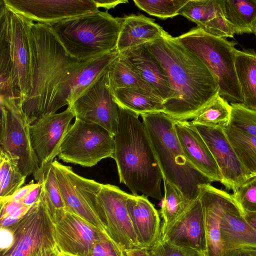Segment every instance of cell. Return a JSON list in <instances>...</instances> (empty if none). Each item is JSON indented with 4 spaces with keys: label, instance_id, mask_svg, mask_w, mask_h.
Returning a JSON list of instances; mask_svg holds the SVG:
<instances>
[{
    "label": "cell",
    "instance_id": "obj_39",
    "mask_svg": "<svg viewBox=\"0 0 256 256\" xmlns=\"http://www.w3.org/2000/svg\"><path fill=\"white\" fill-rule=\"evenodd\" d=\"M148 250L150 256H204L198 251L180 247L159 239Z\"/></svg>",
    "mask_w": 256,
    "mask_h": 256
},
{
    "label": "cell",
    "instance_id": "obj_25",
    "mask_svg": "<svg viewBox=\"0 0 256 256\" xmlns=\"http://www.w3.org/2000/svg\"><path fill=\"white\" fill-rule=\"evenodd\" d=\"M122 20L116 50L120 54L160 38L164 30L154 19L142 14H130Z\"/></svg>",
    "mask_w": 256,
    "mask_h": 256
},
{
    "label": "cell",
    "instance_id": "obj_48",
    "mask_svg": "<svg viewBox=\"0 0 256 256\" xmlns=\"http://www.w3.org/2000/svg\"><path fill=\"white\" fill-rule=\"evenodd\" d=\"M254 34L256 36V26H255L254 29Z\"/></svg>",
    "mask_w": 256,
    "mask_h": 256
},
{
    "label": "cell",
    "instance_id": "obj_16",
    "mask_svg": "<svg viewBox=\"0 0 256 256\" xmlns=\"http://www.w3.org/2000/svg\"><path fill=\"white\" fill-rule=\"evenodd\" d=\"M212 155L222 176V184L233 192L251 178L236 154L224 128L194 124Z\"/></svg>",
    "mask_w": 256,
    "mask_h": 256
},
{
    "label": "cell",
    "instance_id": "obj_33",
    "mask_svg": "<svg viewBox=\"0 0 256 256\" xmlns=\"http://www.w3.org/2000/svg\"><path fill=\"white\" fill-rule=\"evenodd\" d=\"M164 196L160 213L163 218L161 228H164L176 220L192 204L190 203L179 190L163 178Z\"/></svg>",
    "mask_w": 256,
    "mask_h": 256
},
{
    "label": "cell",
    "instance_id": "obj_27",
    "mask_svg": "<svg viewBox=\"0 0 256 256\" xmlns=\"http://www.w3.org/2000/svg\"><path fill=\"white\" fill-rule=\"evenodd\" d=\"M235 68L242 98L241 104L256 110V52L252 49L236 50Z\"/></svg>",
    "mask_w": 256,
    "mask_h": 256
},
{
    "label": "cell",
    "instance_id": "obj_23",
    "mask_svg": "<svg viewBox=\"0 0 256 256\" xmlns=\"http://www.w3.org/2000/svg\"><path fill=\"white\" fill-rule=\"evenodd\" d=\"M224 190L210 184L200 186L199 198L202 206L206 242L204 256H224L220 234V214Z\"/></svg>",
    "mask_w": 256,
    "mask_h": 256
},
{
    "label": "cell",
    "instance_id": "obj_8",
    "mask_svg": "<svg viewBox=\"0 0 256 256\" xmlns=\"http://www.w3.org/2000/svg\"><path fill=\"white\" fill-rule=\"evenodd\" d=\"M114 136L106 129L75 118L63 139L58 156L68 163L92 167L102 159H114Z\"/></svg>",
    "mask_w": 256,
    "mask_h": 256
},
{
    "label": "cell",
    "instance_id": "obj_29",
    "mask_svg": "<svg viewBox=\"0 0 256 256\" xmlns=\"http://www.w3.org/2000/svg\"><path fill=\"white\" fill-rule=\"evenodd\" d=\"M225 18L234 34L254 33L256 25V0H223Z\"/></svg>",
    "mask_w": 256,
    "mask_h": 256
},
{
    "label": "cell",
    "instance_id": "obj_1",
    "mask_svg": "<svg viewBox=\"0 0 256 256\" xmlns=\"http://www.w3.org/2000/svg\"><path fill=\"white\" fill-rule=\"evenodd\" d=\"M30 88L22 110L30 124L70 106L119 55L116 50L88 61L69 55L48 24L31 21Z\"/></svg>",
    "mask_w": 256,
    "mask_h": 256
},
{
    "label": "cell",
    "instance_id": "obj_32",
    "mask_svg": "<svg viewBox=\"0 0 256 256\" xmlns=\"http://www.w3.org/2000/svg\"><path fill=\"white\" fill-rule=\"evenodd\" d=\"M232 113L230 104L218 94L198 114L191 122L209 126L229 125Z\"/></svg>",
    "mask_w": 256,
    "mask_h": 256
},
{
    "label": "cell",
    "instance_id": "obj_37",
    "mask_svg": "<svg viewBox=\"0 0 256 256\" xmlns=\"http://www.w3.org/2000/svg\"><path fill=\"white\" fill-rule=\"evenodd\" d=\"M232 196L243 216L256 212V176L244 182L233 192Z\"/></svg>",
    "mask_w": 256,
    "mask_h": 256
},
{
    "label": "cell",
    "instance_id": "obj_2",
    "mask_svg": "<svg viewBox=\"0 0 256 256\" xmlns=\"http://www.w3.org/2000/svg\"><path fill=\"white\" fill-rule=\"evenodd\" d=\"M146 44L160 62L170 84V95L163 104L162 112L174 120L194 119L219 93L213 76L196 55L166 31Z\"/></svg>",
    "mask_w": 256,
    "mask_h": 256
},
{
    "label": "cell",
    "instance_id": "obj_6",
    "mask_svg": "<svg viewBox=\"0 0 256 256\" xmlns=\"http://www.w3.org/2000/svg\"><path fill=\"white\" fill-rule=\"evenodd\" d=\"M122 20L100 10L48 24L66 52L88 61L116 50Z\"/></svg>",
    "mask_w": 256,
    "mask_h": 256
},
{
    "label": "cell",
    "instance_id": "obj_15",
    "mask_svg": "<svg viewBox=\"0 0 256 256\" xmlns=\"http://www.w3.org/2000/svg\"><path fill=\"white\" fill-rule=\"evenodd\" d=\"M34 22L51 24L98 10L94 0H2Z\"/></svg>",
    "mask_w": 256,
    "mask_h": 256
},
{
    "label": "cell",
    "instance_id": "obj_40",
    "mask_svg": "<svg viewBox=\"0 0 256 256\" xmlns=\"http://www.w3.org/2000/svg\"><path fill=\"white\" fill-rule=\"evenodd\" d=\"M87 256H126L125 252L108 236L96 242Z\"/></svg>",
    "mask_w": 256,
    "mask_h": 256
},
{
    "label": "cell",
    "instance_id": "obj_22",
    "mask_svg": "<svg viewBox=\"0 0 256 256\" xmlns=\"http://www.w3.org/2000/svg\"><path fill=\"white\" fill-rule=\"evenodd\" d=\"M126 206L140 246L149 250L160 234V218L158 210L144 194H130Z\"/></svg>",
    "mask_w": 256,
    "mask_h": 256
},
{
    "label": "cell",
    "instance_id": "obj_45",
    "mask_svg": "<svg viewBox=\"0 0 256 256\" xmlns=\"http://www.w3.org/2000/svg\"><path fill=\"white\" fill-rule=\"evenodd\" d=\"M59 251L58 248L43 249L32 256H58Z\"/></svg>",
    "mask_w": 256,
    "mask_h": 256
},
{
    "label": "cell",
    "instance_id": "obj_3",
    "mask_svg": "<svg viewBox=\"0 0 256 256\" xmlns=\"http://www.w3.org/2000/svg\"><path fill=\"white\" fill-rule=\"evenodd\" d=\"M138 114L119 106L114 158L120 183L134 195L161 200L163 176L149 136Z\"/></svg>",
    "mask_w": 256,
    "mask_h": 256
},
{
    "label": "cell",
    "instance_id": "obj_31",
    "mask_svg": "<svg viewBox=\"0 0 256 256\" xmlns=\"http://www.w3.org/2000/svg\"><path fill=\"white\" fill-rule=\"evenodd\" d=\"M224 130L243 166L251 178L256 176V136L235 130L229 125Z\"/></svg>",
    "mask_w": 256,
    "mask_h": 256
},
{
    "label": "cell",
    "instance_id": "obj_46",
    "mask_svg": "<svg viewBox=\"0 0 256 256\" xmlns=\"http://www.w3.org/2000/svg\"><path fill=\"white\" fill-rule=\"evenodd\" d=\"M245 220L256 230V212L248 213L244 215Z\"/></svg>",
    "mask_w": 256,
    "mask_h": 256
},
{
    "label": "cell",
    "instance_id": "obj_9",
    "mask_svg": "<svg viewBox=\"0 0 256 256\" xmlns=\"http://www.w3.org/2000/svg\"><path fill=\"white\" fill-rule=\"evenodd\" d=\"M0 152L16 163L26 177L34 174L39 165L31 144L30 124L22 106L0 98Z\"/></svg>",
    "mask_w": 256,
    "mask_h": 256
},
{
    "label": "cell",
    "instance_id": "obj_12",
    "mask_svg": "<svg viewBox=\"0 0 256 256\" xmlns=\"http://www.w3.org/2000/svg\"><path fill=\"white\" fill-rule=\"evenodd\" d=\"M129 196L110 184H102L98 195V212L106 233L124 252L142 248L126 208Z\"/></svg>",
    "mask_w": 256,
    "mask_h": 256
},
{
    "label": "cell",
    "instance_id": "obj_7",
    "mask_svg": "<svg viewBox=\"0 0 256 256\" xmlns=\"http://www.w3.org/2000/svg\"><path fill=\"white\" fill-rule=\"evenodd\" d=\"M176 38L207 67L221 96L230 103L242 102L235 68L236 42L212 36L198 26Z\"/></svg>",
    "mask_w": 256,
    "mask_h": 256
},
{
    "label": "cell",
    "instance_id": "obj_36",
    "mask_svg": "<svg viewBox=\"0 0 256 256\" xmlns=\"http://www.w3.org/2000/svg\"><path fill=\"white\" fill-rule=\"evenodd\" d=\"M232 113L229 126L247 134L256 136V110L241 103H230Z\"/></svg>",
    "mask_w": 256,
    "mask_h": 256
},
{
    "label": "cell",
    "instance_id": "obj_24",
    "mask_svg": "<svg viewBox=\"0 0 256 256\" xmlns=\"http://www.w3.org/2000/svg\"><path fill=\"white\" fill-rule=\"evenodd\" d=\"M138 71L164 102L170 96V86L164 71L146 44L128 49L120 53Z\"/></svg>",
    "mask_w": 256,
    "mask_h": 256
},
{
    "label": "cell",
    "instance_id": "obj_20",
    "mask_svg": "<svg viewBox=\"0 0 256 256\" xmlns=\"http://www.w3.org/2000/svg\"><path fill=\"white\" fill-rule=\"evenodd\" d=\"M176 136L189 162L210 180L222 183L220 169L205 142L188 120H174Z\"/></svg>",
    "mask_w": 256,
    "mask_h": 256
},
{
    "label": "cell",
    "instance_id": "obj_19",
    "mask_svg": "<svg viewBox=\"0 0 256 256\" xmlns=\"http://www.w3.org/2000/svg\"><path fill=\"white\" fill-rule=\"evenodd\" d=\"M220 234L226 252L243 248H256V230L245 220L232 194L224 192Z\"/></svg>",
    "mask_w": 256,
    "mask_h": 256
},
{
    "label": "cell",
    "instance_id": "obj_14",
    "mask_svg": "<svg viewBox=\"0 0 256 256\" xmlns=\"http://www.w3.org/2000/svg\"><path fill=\"white\" fill-rule=\"evenodd\" d=\"M75 117L70 106L60 112L40 116L30 124L31 144L39 169L52 164L58 156L61 144Z\"/></svg>",
    "mask_w": 256,
    "mask_h": 256
},
{
    "label": "cell",
    "instance_id": "obj_44",
    "mask_svg": "<svg viewBox=\"0 0 256 256\" xmlns=\"http://www.w3.org/2000/svg\"><path fill=\"white\" fill-rule=\"evenodd\" d=\"M129 256H150L148 250L144 248H136L125 252Z\"/></svg>",
    "mask_w": 256,
    "mask_h": 256
},
{
    "label": "cell",
    "instance_id": "obj_18",
    "mask_svg": "<svg viewBox=\"0 0 256 256\" xmlns=\"http://www.w3.org/2000/svg\"><path fill=\"white\" fill-rule=\"evenodd\" d=\"M204 254L206 242L204 212L199 198L176 220L161 228L158 238Z\"/></svg>",
    "mask_w": 256,
    "mask_h": 256
},
{
    "label": "cell",
    "instance_id": "obj_26",
    "mask_svg": "<svg viewBox=\"0 0 256 256\" xmlns=\"http://www.w3.org/2000/svg\"><path fill=\"white\" fill-rule=\"evenodd\" d=\"M106 72L112 91L125 88L135 89L146 92L162 100L142 78L129 60L122 54L110 64Z\"/></svg>",
    "mask_w": 256,
    "mask_h": 256
},
{
    "label": "cell",
    "instance_id": "obj_38",
    "mask_svg": "<svg viewBox=\"0 0 256 256\" xmlns=\"http://www.w3.org/2000/svg\"><path fill=\"white\" fill-rule=\"evenodd\" d=\"M0 228H6L22 218L32 207L13 200H0Z\"/></svg>",
    "mask_w": 256,
    "mask_h": 256
},
{
    "label": "cell",
    "instance_id": "obj_49",
    "mask_svg": "<svg viewBox=\"0 0 256 256\" xmlns=\"http://www.w3.org/2000/svg\"><path fill=\"white\" fill-rule=\"evenodd\" d=\"M126 256H129L127 255V254H126Z\"/></svg>",
    "mask_w": 256,
    "mask_h": 256
},
{
    "label": "cell",
    "instance_id": "obj_10",
    "mask_svg": "<svg viewBox=\"0 0 256 256\" xmlns=\"http://www.w3.org/2000/svg\"><path fill=\"white\" fill-rule=\"evenodd\" d=\"M4 228L10 232L13 240L0 256H32L43 249L57 248L54 224L40 196L22 218Z\"/></svg>",
    "mask_w": 256,
    "mask_h": 256
},
{
    "label": "cell",
    "instance_id": "obj_17",
    "mask_svg": "<svg viewBox=\"0 0 256 256\" xmlns=\"http://www.w3.org/2000/svg\"><path fill=\"white\" fill-rule=\"evenodd\" d=\"M106 236L101 230L68 212L54 224L58 250L70 256H87L94 244Z\"/></svg>",
    "mask_w": 256,
    "mask_h": 256
},
{
    "label": "cell",
    "instance_id": "obj_4",
    "mask_svg": "<svg viewBox=\"0 0 256 256\" xmlns=\"http://www.w3.org/2000/svg\"><path fill=\"white\" fill-rule=\"evenodd\" d=\"M31 21L0 0V98L22 106L30 88Z\"/></svg>",
    "mask_w": 256,
    "mask_h": 256
},
{
    "label": "cell",
    "instance_id": "obj_47",
    "mask_svg": "<svg viewBox=\"0 0 256 256\" xmlns=\"http://www.w3.org/2000/svg\"><path fill=\"white\" fill-rule=\"evenodd\" d=\"M58 256H70L65 254H62V253H60L59 252Z\"/></svg>",
    "mask_w": 256,
    "mask_h": 256
},
{
    "label": "cell",
    "instance_id": "obj_5",
    "mask_svg": "<svg viewBox=\"0 0 256 256\" xmlns=\"http://www.w3.org/2000/svg\"><path fill=\"white\" fill-rule=\"evenodd\" d=\"M141 116L163 178L192 203L199 197L200 186L211 182L188 160L176 136L174 120L162 112Z\"/></svg>",
    "mask_w": 256,
    "mask_h": 256
},
{
    "label": "cell",
    "instance_id": "obj_11",
    "mask_svg": "<svg viewBox=\"0 0 256 256\" xmlns=\"http://www.w3.org/2000/svg\"><path fill=\"white\" fill-rule=\"evenodd\" d=\"M52 165L66 212L78 216L106 233L98 212V195L102 184L78 175L71 167L56 160H54Z\"/></svg>",
    "mask_w": 256,
    "mask_h": 256
},
{
    "label": "cell",
    "instance_id": "obj_35",
    "mask_svg": "<svg viewBox=\"0 0 256 256\" xmlns=\"http://www.w3.org/2000/svg\"><path fill=\"white\" fill-rule=\"evenodd\" d=\"M188 0H134V4L148 14L161 19L179 15L181 8Z\"/></svg>",
    "mask_w": 256,
    "mask_h": 256
},
{
    "label": "cell",
    "instance_id": "obj_28",
    "mask_svg": "<svg viewBox=\"0 0 256 256\" xmlns=\"http://www.w3.org/2000/svg\"><path fill=\"white\" fill-rule=\"evenodd\" d=\"M33 176L36 180L42 184L40 198L56 224L64 216L66 211L52 164L39 169Z\"/></svg>",
    "mask_w": 256,
    "mask_h": 256
},
{
    "label": "cell",
    "instance_id": "obj_34",
    "mask_svg": "<svg viewBox=\"0 0 256 256\" xmlns=\"http://www.w3.org/2000/svg\"><path fill=\"white\" fill-rule=\"evenodd\" d=\"M26 178L18 165L0 152V200L14 195L22 188Z\"/></svg>",
    "mask_w": 256,
    "mask_h": 256
},
{
    "label": "cell",
    "instance_id": "obj_43",
    "mask_svg": "<svg viewBox=\"0 0 256 256\" xmlns=\"http://www.w3.org/2000/svg\"><path fill=\"white\" fill-rule=\"evenodd\" d=\"M98 6L103 8L107 10L114 8L121 4L128 3L127 0H94Z\"/></svg>",
    "mask_w": 256,
    "mask_h": 256
},
{
    "label": "cell",
    "instance_id": "obj_21",
    "mask_svg": "<svg viewBox=\"0 0 256 256\" xmlns=\"http://www.w3.org/2000/svg\"><path fill=\"white\" fill-rule=\"evenodd\" d=\"M223 0H188L179 15L196 23L207 33L224 38H232L234 32L226 20Z\"/></svg>",
    "mask_w": 256,
    "mask_h": 256
},
{
    "label": "cell",
    "instance_id": "obj_42",
    "mask_svg": "<svg viewBox=\"0 0 256 256\" xmlns=\"http://www.w3.org/2000/svg\"><path fill=\"white\" fill-rule=\"evenodd\" d=\"M224 256H256V248H236L226 252Z\"/></svg>",
    "mask_w": 256,
    "mask_h": 256
},
{
    "label": "cell",
    "instance_id": "obj_13",
    "mask_svg": "<svg viewBox=\"0 0 256 256\" xmlns=\"http://www.w3.org/2000/svg\"><path fill=\"white\" fill-rule=\"evenodd\" d=\"M69 106L75 118L100 126L115 136L119 106L110 90L106 70Z\"/></svg>",
    "mask_w": 256,
    "mask_h": 256
},
{
    "label": "cell",
    "instance_id": "obj_30",
    "mask_svg": "<svg viewBox=\"0 0 256 256\" xmlns=\"http://www.w3.org/2000/svg\"><path fill=\"white\" fill-rule=\"evenodd\" d=\"M112 92L120 106L139 116L164 112V102L146 92L126 88L118 89Z\"/></svg>",
    "mask_w": 256,
    "mask_h": 256
},
{
    "label": "cell",
    "instance_id": "obj_41",
    "mask_svg": "<svg viewBox=\"0 0 256 256\" xmlns=\"http://www.w3.org/2000/svg\"><path fill=\"white\" fill-rule=\"evenodd\" d=\"M42 184L38 182L36 185L28 192L22 200V203L26 206H32L38 201L42 192Z\"/></svg>",
    "mask_w": 256,
    "mask_h": 256
}]
</instances>
